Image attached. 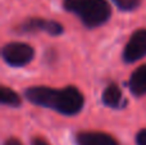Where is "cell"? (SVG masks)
<instances>
[{"label": "cell", "instance_id": "obj_11", "mask_svg": "<svg viewBox=\"0 0 146 145\" xmlns=\"http://www.w3.org/2000/svg\"><path fill=\"white\" fill-rule=\"evenodd\" d=\"M136 144L137 145H146V128H142L136 135Z\"/></svg>", "mask_w": 146, "mask_h": 145}, {"label": "cell", "instance_id": "obj_1", "mask_svg": "<svg viewBox=\"0 0 146 145\" xmlns=\"http://www.w3.org/2000/svg\"><path fill=\"white\" fill-rule=\"evenodd\" d=\"M25 96L32 104L50 108L64 116H76L85 105V96L76 86H66L62 89L49 86H32L26 89Z\"/></svg>", "mask_w": 146, "mask_h": 145}, {"label": "cell", "instance_id": "obj_2", "mask_svg": "<svg viewBox=\"0 0 146 145\" xmlns=\"http://www.w3.org/2000/svg\"><path fill=\"white\" fill-rule=\"evenodd\" d=\"M63 8L77 15L88 28L100 27L111 17V8L106 0H63Z\"/></svg>", "mask_w": 146, "mask_h": 145}, {"label": "cell", "instance_id": "obj_12", "mask_svg": "<svg viewBox=\"0 0 146 145\" xmlns=\"http://www.w3.org/2000/svg\"><path fill=\"white\" fill-rule=\"evenodd\" d=\"M31 145H50L48 143V140H45L44 138H41V136H35V138H32V140H31Z\"/></svg>", "mask_w": 146, "mask_h": 145}, {"label": "cell", "instance_id": "obj_3", "mask_svg": "<svg viewBox=\"0 0 146 145\" xmlns=\"http://www.w3.org/2000/svg\"><path fill=\"white\" fill-rule=\"evenodd\" d=\"M3 59L10 67H25L35 58V50L25 43H8L3 46Z\"/></svg>", "mask_w": 146, "mask_h": 145}, {"label": "cell", "instance_id": "obj_9", "mask_svg": "<svg viewBox=\"0 0 146 145\" xmlns=\"http://www.w3.org/2000/svg\"><path fill=\"white\" fill-rule=\"evenodd\" d=\"M0 102H1L3 105H8V107H13V108L21 107V104H22L19 95L13 89L4 86V85L0 89Z\"/></svg>", "mask_w": 146, "mask_h": 145}, {"label": "cell", "instance_id": "obj_8", "mask_svg": "<svg viewBox=\"0 0 146 145\" xmlns=\"http://www.w3.org/2000/svg\"><path fill=\"white\" fill-rule=\"evenodd\" d=\"M103 103L106 107L119 108L122 103V91L117 84H110L105 87L103 92Z\"/></svg>", "mask_w": 146, "mask_h": 145}, {"label": "cell", "instance_id": "obj_6", "mask_svg": "<svg viewBox=\"0 0 146 145\" xmlns=\"http://www.w3.org/2000/svg\"><path fill=\"white\" fill-rule=\"evenodd\" d=\"M76 145H119L114 136L101 131H81L74 138Z\"/></svg>", "mask_w": 146, "mask_h": 145}, {"label": "cell", "instance_id": "obj_4", "mask_svg": "<svg viewBox=\"0 0 146 145\" xmlns=\"http://www.w3.org/2000/svg\"><path fill=\"white\" fill-rule=\"evenodd\" d=\"M144 57H146V28H139L128 39L122 58L126 63H135Z\"/></svg>", "mask_w": 146, "mask_h": 145}, {"label": "cell", "instance_id": "obj_10", "mask_svg": "<svg viewBox=\"0 0 146 145\" xmlns=\"http://www.w3.org/2000/svg\"><path fill=\"white\" fill-rule=\"evenodd\" d=\"M114 4L117 5V8L124 12H131L140 7L141 0H111Z\"/></svg>", "mask_w": 146, "mask_h": 145}, {"label": "cell", "instance_id": "obj_7", "mask_svg": "<svg viewBox=\"0 0 146 145\" xmlns=\"http://www.w3.org/2000/svg\"><path fill=\"white\" fill-rule=\"evenodd\" d=\"M128 86L135 96L140 98L146 95V63L132 72L128 81Z\"/></svg>", "mask_w": 146, "mask_h": 145}, {"label": "cell", "instance_id": "obj_5", "mask_svg": "<svg viewBox=\"0 0 146 145\" xmlns=\"http://www.w3.org/2000/svg\"><path fill=\"white\" fill-rule=\"evenodd\" d=\"M63 26L56 21H49L44 18H28L15 27L17 33H36L44 31L51 36H59L63 33Z\"/></svg>", "mask_w": 146, "mask_h": 145}, {"label": "cell", "instance_id": "obj_13", "mask_svg": "<svg viewBox=\"0 0 146 145\" xmlns=\"http://www.w3.org/2000/svg\"><path fill=\"white\" fill-rule=\"evenodd\" d=\"M4 145H23V144L21 143L17 138H9V139H7V140H5Z\"/></svg>", "mask_w": 146, "mask_h": 145}]
</instances>
